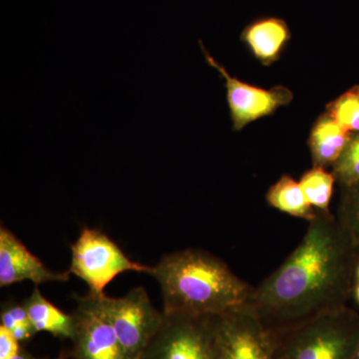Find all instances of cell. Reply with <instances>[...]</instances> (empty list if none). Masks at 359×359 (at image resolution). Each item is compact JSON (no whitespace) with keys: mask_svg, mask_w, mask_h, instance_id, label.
<instances>
[{"mask_svg":"<svg viewBox=\"0 0 359 359\" xmlns=\"http://www.w3.org/2000/svg\"><path fill=\"white\" fill-rule=\"evenodd\" d=\"M358 262L351 233L332 212L318 211L294 252L254 287L249 304L276 332L344 308Z\"/></svg>","mask_w":359,"mask_h":359,"instance_id":"1","label":"cell"},{"mask_svg":"<svg viewBox=\"0 0 359 359\" xmlns=\"http://www.w3.org/2000/svg\"><path fill=\"white\" fill-rule=\"evenodd\" d=\"M149 275L159 283L165 314L221 316L249 304L254 290L223 259L200 249L164 255Z\"/></svg>","mask_w":359,"mask_h":359,"instance_id":"2","label":"cell"},{"mask_svg":"<svg viewBox=\"0 0 359 359\" xmlns=\"http://www.w3.org/2000/svg\"><path fill=\"white\" fill-rule=\"evenodd\" d=\"M276 332L278 359H354L359 314L346 306Z\"/></svg>","mask_w":359,"mask_h":359,"instance_id":"3","label":"cell"},{"mask_svg":"<svg viewBox=\"0 0 359 359\" xmlns=\"http://www.w3.org/2000/svg\"><path fill=\"white\" fill-rule=\"evenodd\" d=\"M219 316L165 314L139 359H219Z\"/></svg>","mask_w":359,"mask_h":359,"instance_id":"4","label":"cell"},{"mask_svg":"<svg viewBox=\"0 0 359 359\" xmlns=\"http://www.w3.org/2000/svg\"><path fill=\"white\" fill-rule=\"evenodd\" d=\"M152 266L131 261L102 231L84 228L71 245L69 271L89 287L90 294H104L108 283L126 271L150 273Z\"/></svg>","mask_w":359,"mask_h":359,"instance_id":"5","label":"cell"},{"mask_svg":"<svg viewBox=\"0 0 359 359\" xmlns=\"http://www.w3.org/2000/svg\"><path fill=\"white\" fill-rule=\"evenodd\" d=\"M101 306L130 359H139L164 320L153 306L147 290L134 287L124 297L99 295Z\"/></svg>","mask_w":359,"mask_h":359,"instance_id":"6","label":"cell"},{"mask_svg":"<svg viewBox=\"0 0 359 359\" xmlns=\"http://www.w3.org/2000/svg\"><path fill=\"white\" fill-rule=\"evenodd\" d=\"M219 359H278L276 332L249 304L219 316Z\"/></svg>","mask_w":359,"mask_h":359,"instance_id":"7","label":"cell"},{"mask_svg":"<svg viewBox=\"0 0 359 359\" xmlns=\"http://www.w3.org/2000/svg\"><path fill=\"white\" fill-rule=\"evenodd\" d=\"M74 334L68 359H130L97 295L75 297Z\"/></svg>","mask_w":359,"mask_h":359,"instance_id":"8","label":"cell"},{"mask_svg":"<svg viewBox=\"0 0 359 359\" xmlns=\"http://www.w3.org/2000/svg\"><path fill=\"white\" fill-rule=\"evenodd\" d=\"M199 43L205 62L218 70L226 82V102L233 131H241L250 123L273 114L278 108L287 106L294 100L292 90L283 85L264 89L231 76L224 66L212 57L201 40Z\"/></svg>","mask_w":359,"mask_h":359,"instance_id":"9","label":"cell"},{"mask_svg":"<svg viewBox=\"0 0 359 359\" xmlns=\"http://www.w3.org/2000/svg\"><path fill=\"white\" fill-rule=\"evenodd\" d=\"M70 271H55L45 266L39 257L6 228L0 226V287L30 280L35 285L47 283H66Z\"/></svg>","mask_w":359,"mask_h":359,"instance_id":"10","label":"cell"},{"mask_svg":"<svg viewBox=\"0 0 359 359\" xmlns=\"http://www.w3.org/2000/svg\"><path fill=\"white\" fill-rule=\"evenodd\" d=\"M240 39L261 65L269 66L283 55L292 39V32L282 18L259 16L245 26Z\"/></svg>","mask_w":359,"mask_h":359,"instance_id":"11","label":"cell"},{"mask_svg":"<svg viewBox=\"0 0 359 359\" xmlns=\"http://www.w3.org/2000/svg\"><path fill=\"white\" fill-rule=\"evenodd\" d=\"M349 133L327 112L318 116L311 130L309 147L313 167H334L351 138Z\"/></svg>","mask_w":359,"mask_h":359,"instance_id":"12","label":"cell"},{"mask_svg":"<svg viewBox=\"0 0 359 359\" xmlns=\"http://www.w3.org/2000/svg\"><path fill=\"white\" fill-rule=\"evenodd\" d=\"M35 332H49L63 339H72L74 334V318L72 313H63L42 295L39 287L22 302Z\"/></svg>","mask_w":359,"mask_h":359,"instance_id":"13","label":"cell"},{"mask_svg":"<svg viewBox=\"0 0 359 359\" xmlns=\"http://www.w3.org/2000/svg\"><path fill=\"white\" fill-rule=\"evenodd\" d=\"M266 203L273 209L290 216L311 222L318 216V210L309 204L299 182L289 175H283L269 189Z\"/></svg>","mask_w":359,"mask_h":359,"instance_id":"14","label":"cell"},{"mask_svg":"<svg viewBox=\"0 0 359 359\" xmlns=\"http://www.w3.org/2000/svg\"><path fill=\"white\" fill-rule=\"evenodd\" d=\"M337 183L332 172L320 167H313L302 176L301 187L309 204L320 212H330V205Z\"/></svg>","mask_w":359,"mask_h":359,"instance_id":"15","label":"cell"},{"mask_svg":"<svg viewBox=\"0 0 359 359\" xmlns=\"http://www.w3.org/2000/svg\"><path fill=\"white\" fill-rule=\"evenodd\" d=\"M325 112L349 133H359V85L328 103Z\"/></svg>","mask_w":359,"mask_h":359,"instance_id":"16","label":"cell"},{"mask_svg":"<svg viewBox=\"0 0 359 359\" xmlns=\"http://www.w3.org/2000/svg\"><path fill=\"white\" fill-rule=\"evenodd\" d=\"M332 172L340 187L359 183V133L351 134Z\"/></svg>","mask_w":359,"mask_h":359,"instance_id":"17","label":"cell"},{"mask_svg":"<svg viewBox=\"0 0 359 359\" xmlns=\"http://www.w3.org/2000/svg\"><path fill=\"white\" fill-rule=\"evenodd\" d=\"M337 219L359 245V183L340 187Z\"/></svg>","mask_w":359,"mask_h":359,"instance_id":"18","label":"cell"},{"mask_svg":"<svg viewBox=\"0 0 359 359\" xmlns=\"http://www.w3.org/2000/svg\"><path fill=\"white\" fill-rule=\"evenodd\" d=\"M0 325L9 330H13L16 325L21 323H30L25 304L15 302H4L0 313Z\"/></svg>","mask_w":359,"mask_h":359,"instance_id":"19","label":"cell"},{"mask_svg":"<svg viewBox=\"0 0 359 359\" xmlns=\"http://www.w3.org/2000/svg\"><path fill=\"white\" fill-rule=\"evenodd\" d=\"M22 348L21 344L14 337L13 332L0 325V359H11Z\"/></svg>","mask_w":359,"mask_h":359,"instance_id":"20","label":"cell"},{"mask_svg":"<svg viewBox=\"0 0 359 359\" xmlns=\"http://www.w3.org/2000/svg\"><path fill=\"white\" fill-rule=\"evenodd\" d=\"M11 332H13L14 337H15L20 344L28 341V340L32 339V337L37 334V332H35L34 327H32L30 323H21V325H16Z\"/></svg>","mask_w":359,"mask_h":359,"instance_id":"21","label":"cell"},{"mask_svg":"<svg viewBox=\"0 0 359 359\" xmlns=\"http://www.w3.org/2000/svg\"><path fill=\"white\" fill-rule=\"evenodd\" d=\"M11 359H45V358H36V356L32 355V353H28L27 351H25V348H21L20 353L14 355L13 358Z\"/></svg>","mask_w":359,"mask_h":359,"instance_id":"22","label":"cell"},{"mask_svg":"<svg viewBox=\"0 0 359 359\" xmlns=\"http://www.w3.org/2000/svg\"><path fill=\"white\" fill-rule=\"evenodd\" d=\"M353 295L356 302L359 304V280L354 282Z\"/></svg>","mask_w":359,"mask_h":359,"instance_id":"23","label":"cell"},{"mask_svg":"<svg viewBox=\"0 0 359 359\" xmlns=\"http://www.w3.org/2000/svg\"><path fill=\"white\" fill-rule=\"evenodd\" d=\"M355 280H359V262L355 269V278H354V282H355Z\"/></svg>","mask_w":359,"mask_h":359,"instance_id":"24","label":"cell"},{"mask_svg":"<svg viewBox=\"0 0 359 359\" xmlns=\"http://www.w3.org/2000/svg\"><path fill=\"white\" fill-rule=\"evenodd\" d=\"M354 359H359V347L358 351H356L355 358Z\"/></svg>","mask_w":359,"mask_h":359,"instance_id":"25","label":"cell"},{"mask_svg":"<svg viewBox=\"0 0 359 359\" xmlns=\"http://www.w3.org/2000/svg\"><path fill=\"white\" fill-rule=\"evenodd\" d=\"M59 359H68V358H66V356H65V355H62V356H61V358H59Z\"/></svg>","mask_w":359,"mask_h":359,"instance_id":"26","label":"cell"}]
</instances>
